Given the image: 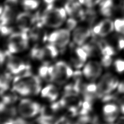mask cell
I'll use <instances>...</instances> for the list:
<instances>
[{
	"mask_svg": "<svg viewBox=\"0 0 124 124\" xmlns=\"http://www.w3.org/2000/svg\"><path fill=\"white\" fill-rule=\"evenodd\" d=\"M64 8L69 15L74 18L83 20L85 11H84L79 2L76 0H66Z\"/></svg>",
	"mask_w": 124,
	"mask_h": 124,
	"instance_id": "obj_10",
	"label": "cell"
},
{
	"mask_svg": "<svg viewBox=\"0 0 124 124\" xmlns=\"http://www.w3.org/2000/svg\"><path fill=\"white\" fill-rule=\"evenodd\" d=\"M14 92L4 94L3 96H2L1 102L8 105H12L17 100L18 96Z\"/></svg>",
	"mask_w": 124,
	"mask_h": 124,
	"instance_id": "obj_23",
	"label": "cell"
},
{
	"mask_svg": "<svg viewBox=\"0 0 124 124\" xmlns=\"http://www.w3.org/2000/svg\"><path fill=\"white\" fill-rule=\"evenodd\" d=\"M114 65L117 72L119 73L124 72V60L117 59L114 62Z\"/></svg>",
	"mask_w": 124,
	"mask_h": 124,
	"instance_id": "obj_28",
	"label": "cell"
},
{
	"mask_svg": "<svg viewBox=\"0 0 124 124\" xmlns=\"http://www.w3.org/2000/svg\"><path fill=\"white\" fill-rule=\"evenodd\" d=\"M30 54L32 59L43 61L44 58L43 47H39L38 46H34L31 50Z\"/></svg>",
	"mask_w": 124,
	"mask_h": 124,
	"instance_id": "obj_22",
	"label": "cell"
},
{
	"mask_svg": "<svg viewBox=\"0 0 124 124\" xmlns=\"http://www.w3.org/2000/svg\"><path fill=\"white\" fill-rule=\"evenodd\" d=\"M12 77L10 73L5 72L2 74L0 80V87H1V94L3 95L9 88Z\"/></svg>",
	"mask_w": 124,
	"mask_h": 124,
	"instance_id": "obj_20",
	"label": "cell"
},
{
	"mask_svg": "<svg viewBox=\"0 0 124 124\" xmlns=\"http://www.w3.org/2000/svg\"><path fill=\"white\" fill-rule=\"evenodd\" d=\"M46 7L42 12H37L39 22L47 27L58 28L62 25L66 18L65 8H55L54 4H46Z\"/></svg>",
	"mask_w": 124,
	"mask_h": 124,
	"instance_id": "obj_1",
	"label": "cell"
},
{
	"mask_svg": "<svg viewBox=\"0 0 124 124\" xmlns=\"http://www.w3.org/2000/svg\"><path fill=\"white\" fill-rule=\"evenodd\" d=\"M75 54H76V57L85 62L87 61L88 57H89L87 53L85 51L82 47L76 48V50H75Z\"/></svg>",
	"mask_w": 124,
	"mask_h": 124,
	"instance_id": "obj_26",
	"label": "cell"
},
{
	"mask_svg": "<svg viewBox=\"0 0 124 124\" xmlns=\"http://www.w3.org/2000/svg\"><path fill=\"white\" fill-rule=\"evenodd\" d=\"M41 96L47 99L51 102L54 101L58 98L59 95L58 90L56 86L49 85L44 88L41 92Z\"/></svg>",
	"mask_w": 124,
	"mask_h": 124,
	"instance_id": "obj_17",
	"label": "cell"
},
{
	"mask_svg": "<svg viewBox=\"0 0 124 124\" xmlns=\"http://www.w3.org/2000/svg\"><path fill=\"white\" fill-rule=\"evenodd\" d=\"M85 62L81 60L78 57H73L71 58V64L74 68L76 69H80L84 65Z\"/></svg>",
	"mask_w": 124,
	"mask_h": 124,
	"instance_id": "obj_29",
	"label": "cell"
},
{
	"mask_svg": "<svg viewBox=\"0 0 124 124\" xmlns=\"http://www.w3.org/2000/svg\"><path fill=\"white\" fill-rule=\"evenodd\" d=\"M37 23L38 19L36 15H32L27 12L20 13L16 18L17 27L22 32L26 33L30 31L32 26Z\"/></svg>",
	"mask_w": 124,
	"mask_h": 124,
	"instance_id": "obj_8",
	"label": "cell"
},
{
	"mask_svg": "<svg viewBox=\"0 0 124 124\" xmlns=\"http://www.w3.org/2000/svg\"><path fill=\"white\" fill-rule=\"evenodd\" d=\"M25 79L31 90V95L38 94L41 89V82L39 77L32 75Z\"/></svg>",
	"mask_w": 124,
	"mask_h": 124,
	"instance_id": "obj_16",
	"label": "cell"
},
{
	"mask_svg": "<svg viewBox=\"0 0 124 124\" xmlns=\"http://www.w3.org/2000/svg\"><path fill=\"white\" fill-rule=\"evenodd\" d=\"M114 28L117 32L124 34V18L116 19L114 22Z\"/></svg>",
	"mask_w": 124,
	"mask_h": 124,
	"instance_id": "obj_25",
	"label": "cell"
},
{
	"mask_svg": "<svg viewBox=\"0 0 124 124\" xmlns=\"http://www.w3.org/2000/svg\"><path fill=\"white\" fill-rule=\"evenodd\" d=\"M29 37L27 33L22 32L13 33L8 39V51L11 54H16L27 49Z\"/></svg>",
	"mask_w": 124,
	"mask_h": 124,
	"instance_id": "obj_3",
	"label": "cell"
},
{
	"mask_svg": "<svg viewBox=\"0 0 124 124\" xmlns=\"http://www.w3.org/2000/svg\"><path fill=\"white\" fill-rule=\"evenodd\" d=\"M118 79L111 73H106L101 77L97 84L99 99L110 94L119 85Z\"/></svg>",
	"mask_w": 124,
	"mask_h": 124,
	"instance_id": "obj_4",
	"label": "cell"
},
{
	"mask_svg": "<svg viewBox=\"0 0 124 124\" xmlns=\"http://www.w3.org/2000/svg\"><path fill=\"white\" fill-rule=\"evenodd\" d=\"M49 66H50L48 65V64L44 63L43 65L40 67L38 71V73L40 77L45 79L46 81L50 82Z\"/></svg>",
	"mask_w": 124,
	"mask_h": 124,
	"instance_id": "obj_24",
	"label": "cell"
},
{
	"mask_svg": "<svg viewBox=\"0 0 124 124\" xmlns=\"http://www.w3.org/2000/svg\"><path fill=\"white\" fill-rule=\"evenodd\" d=\"M101 0H79L81 4H83L88 8H92L96 4L99 3Z\"/></svg>",
	"mask_w": 124,
	"mask_h": 124,
	"instance_id": "obj_27",
	"label": "cell"
},
{
	"mask_svg": "<svg viewBox=\"0 0 124 124\" xmlns=\"http://www.w3.org/2000/svg\"><path fill=\"white\" fill-rule=\"evenodd\" d=\"M117 120H118L117 121V123L124 124V116L121 117V118H120L119 119H117Z\"/></svg>",
	"mask_w": 124,
	"mask_h": 124,
	"instance_id": "obj_35",
	"label": "cell"
},
{
	"mask_svg": "<svg viewBox=\"0 0 124 124\" xmlns=\"http://www.w3.org/2000/svg\"><path fill=\"white\" fill-rule=\"evenodd\" d=\"M118 91L119 93H124V82H121L119 84L118 87Z\"/></svg>",
	"mask_w": 124,
	"mask_h": 124,
	"instance_id": "obj_33",
	"label": "cell"
},
{
	"mask_svg": "<svg viewBox=\"0 0 124 124\" xmlns=\"http://www.w3.org/2000/svg\"><path fill=\"white\" fill-rule=\"evenodd\" d=\"M102 72L101 65L96 61H90L84 67L83 74L86 78L94 81L100 76Z\"/></svg>",
	"mask_w": 124,
	"mask_h": 124,
	"instance_id": "obj_12",
	"label": "cell"
},
{
	"mask_svg": "<svg viewBox=\"0 0 124 124\" xmlns=\"http://www.w3.org/2000/svg\"><path fill=\"white\" fill-rule=\"evenodd\" d=\"M13 28L10 26L3 25L1 26V34L3 36L11 34L13 33Z\"/></svg>",
	"mask_w": 124,
	"mask_h": 124,
	"instance_id": "obj_31",
	"label": "cell"
},
{
	"mask_svg": "<svg viewBox=\"0 0 124 124\" xmlns=\"http://www.w3.org/2000/svg\"><path fill=\"white\" fill-rule=\"evenodd\" d=\"M13 91L23 96L31 95V90L25 78L21 79L13 83Z\"/></svg>",
	"mask_w": 124,
	"mask_h": 124,
	"instance_id": "obj_18",
	"label": "cell"
},
{
	"mask_svg": "<svg viewBox=\"0 0 124 124\" xmlns=\"http://www.w3.org/2000/svg\"><path fill=\"white\" fill-rule=\"evenodd\" d=\"M42 107L40 104L30 99H23L18 106V111L21 116L30 118L40 113Z\"/></svg>",
	"mask_w": 124,
	"mask_h": 124,
	"instance_id": "obj_5",
	"label": "cell"
},
{
	"mask_svg": "<svg viewBox=\"0 0 124 124\" xmlns=\"http://www.w3.org/2000/svg\"><path fill=\"white\" fill-rule=\"evenodd\" d=\"M39 4V0H21L22 6L24 9L27 11L36 9Z\"/></svg>",
	"mask_w": 124,
	"mask_h": 124,
	"instance_id": "obj_21",
	"label": "cell"
},
{
	"mask_svg": "<svg viewBox=\"0 0 124 124\" xmlns=\"http://www.w3.org/2000/svg\"><path fill=\"white\" fill-rule=\"evenodd\" d=\"M119 109L120 108L116 104L112 102L107 103L103 108L104 120L109 123L114 122L118 119Z\"/></svg>",
	"mask_w": 124,
	"mask_h": 124,
	"instance_id": "obj_15",
	"label": "cell"
},
{
	"mask_svg": "<svg viewBox=\"0 0 124 124\" xmlns=\"http://www.w3.org/2000/svg\"><path fill=\"white\" fill-rule=\"evenodd\" d=\"M1 123L3 124H14L17 111L14 106L5 105L1 102Z\"/></svg>",
	"mask_w": 124,
	"mask_h": 124,
	"instance_id": "obj_11",
	"label": "cell"
},
{
	"mask_svg": "<svg viewBox=\"0 0 124 124\" xmlns=\"http://www.w3.org/2000/svg\"><path fill=\"white\" fill-rule=\"evenodd\" d=\"M112 63V58L111 56H103L102 58L101 59V64L105 68H108L111 65Z\"/></svg>",
	"mask_w": 124,
	"mask_h": 124,
	"instance_id": "obj_30",
	"label": "cell"
},
{
	"mask_svg": "<svg viewBox=\"0 0 124 124\" xmlns=\"http://www.w3.org/2000/svg\"><path fill=\"white\" fill-rule=\"evenodd\" d=\"M70 31L68 29H61L54 31L48 35L47 41L57 47L63 49L70 41Z\"/></svg>",
	"mask_w": 124,
	"mask_h": 124,
	"instance_id": "obj_7",
	"label": "cell"
},
{
	"mask_svg": "<svg viewBox=\"0 0 124 124\" xmlns=\"http://www.w3.org/2000/svg\"><path fill=\"white\" fill-rule=\"evenodd\" d=\"M92 34V30H90V28L84 26H79L75 28L73 32V40L76 45L82 46Z\"/></svg>",
	"mask_w": 124,
	"mask_h": 124,
	"instance_id": "obj_13",
	"label": "cell"
},
{
	"mask_svg": "<svg viewBox=\"0 0 124 124\" xmlns=\"http://www.w3.org/2000/svg\"><path fill=\"white\" fill-rule=\"evenodd\" d=\"M50 82L63 85L74 74L70 66L63 61H59L49 66Z\"/></svg>",
	"mask_w": 124,
	"mask_h": 124,
	"instance_id": "obj_2",
	"label": "cell"
},
{
	"mask_svg": "<svg viewBox=\"0 0 124 124\" xmlns=\"http://www.w3.org/2000/svg\"><path fill=\"white\" fill-rule=\"evenodd\" d=\"M7 68L9 72L14 75H18L28 69H30L31 66L25 63L21 58L13 56L8 51L6 59Z\"/></svg>",
	"mask_w": 124,
	"mask_h": 124,
	"instance_id": "obj_6",
	"label": "cell"
},
{
	"mask_svg": "<svg viewBox=\"0 0 124 124\" xmlns=\"http://www.w3.org/2000/svg\"><path fill=\"white\" fill-rule=\"evenodd\" d=\"M118 103L119 105V106H124V96L121 97V98L118 100Z\"/></svg>",
	"mask_w": 124,
	"mask_h": 124,
	"instance_id": "obj_34",
	"label": "cell"
},
{
	"mask_svg": "<svg viewBox=\"0 0 124 124\" xmlns=\"http://www.w3.org/2000/svg\"><path fill=\"white\" fill-rule=\"evenodd\" d=\"M81 93L83 95L84 100L93 103L95 99L99 98L97 85L95 83L84 85L81 88Z\"/></svg>",
	"mask_w": 124,
	"mask_h": 124,
	"instance_id": "obj_14",
	"label": "cell"
},
{
	"mask_svg": "<svg viewBox=\"0 0 124 124\" xmlns=\"http://www.w3.org/2000/svg\"><path fill=\"white\" fill-rule=\"evenodd\" d=\"M77 24V21L76 19L72 18H72H70L66 21V28L69 31H71L76 27Z\"/></svg>",
	"mask_w": 124,
	"mask_h": 124,
	"instance_id": "obj_32",
	"label": "cell"
},
{
	"mask_svg": "<svg viewBox=\"0 0 124 124\" xmlns=\"http://www.w3.org/2000/svg\"><path fill=\"white\" fill-rule=\"evenodd\" d=\"M44 50V63L48 64V61L50 59H54L58 56V50L57 49V46L52 44L50 43L43 47Z\"/></svg>",
	"mask_w": 124,
	"mask_h": 124,
	"instance_id": "obj_19",
	"label": "cell"
},
{
	"mask_svg": "<svg viewBox=\"0 0 124 124\" xmlns=\"http://www.w3.org/2000/svg\"></svg>",
	"mask_w": 124,
	"mask_h": 124,
	"instance_id": "obj_36",
	"label": "cell"
},
{
	"mask_svg": "<svg viewBox=\"0 0 124 124\" xmlns=\"http://www.w3.org/2000/svg\"><path fill=\"white\" fill-rule=\"evenodd\" d=\"M114 23L112 20L106 19L95 25L92 30L93 36L105 37L113 31Z\"/></svg>",
	"mask_w": 124,
	"mask_h": 124,
	"instance_id": "obj_9",
	"label": "cell"
}]
</instances>
